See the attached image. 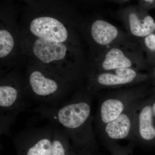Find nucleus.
<instances>
[{
	"instance_id": "a211bd4d",
	"label": "nucleus",
	"mask_w": 155,
	"mask_h": 155,
	"mask_svg": "<svg viewBox=\"0 0 155 155\" xmlns=\"http://www.w3.org/2000/svg\"><path fill=\"white\" fill-rule=\"evenodd\" d=\"M138 5L142 8L148 11L155 8V0H139Z\"/></svg>"
},
{
	"instance_id": "f8f14e48",
	"label": "nucleus",
	"mask_w": 155,
	"mask_h": 155,
	"mask_svg": "<svg viewBox=\"0 0 155 155\" xmlns=\"http://www.w3.org/2000/svg\"><path fill=\"white\" fill-rule=\"evenodd\" d=\"M29 28L32 34L39 38L64 43L69 36L68 31L64 24L53 17L35 18L31 22Z\"/></svg>"
},
{
	"instance_id": "412c9836",
	"label": "nucleus",
	"mask_w": 155,
	"mask_h": 155,
	"mask_svg": "<svg viewBox=\"0 0 155 155\" xmlns=\"http://www.w3.org/2000/svg\"><path fill=\"white\" fill-rule=\"evenodd\" d=\"M153 113L155 118V99L153 100V102L151 101Z\"/></svg>"
},
{
	"instance_id": "f3484780",
	"label": "nucleus",
	"mask_w": 155,
	"mask_h": 155,
	"mask_svg": "<svg viewBox=\"0 0 155 155\" xmlns=\"http://www.w3.org/2000/svg\"><path fill=\"white\" fill-rule=\"evenodd\" d=\"M14 41L11 33L6 29L0 30V58H5L12 51Z\"/></svg>"
},
{
	"instance_id": "f03ea898",
	"label": "nucleus",
	"mask_w": 155,
	"mask_h": 155,
	"mask_svg": "<svg viewBox=\"0 0 155 155\" xmlns=\"http://www.w3.org/2000/svg\"><path fill=\"white\" fill-rule=\"evenodd\" d=\"M72 83L50 74L42 68H33L28 72V97L42 104L57 107L68 101Z\"/></svg>"
},
{
	"instance_id": "ddd939ff",
	"label": "nucleus",
	"mask_w": 155,
	"mask_h": 155,
	"mask_svg": "<svg viewBox=\"0 0 155 155\" xmlns=\"http://www.w3.org/2000/svg\"><path fill=\"white\" fill-rule=\"evenodd\" d=\"M67 51V47L64 43L45 39H37L33 45L34 54L46 65V68L44 69L46 71L48 70L51 64L64 60Z\"/></svg>"
},
{
	"instance_id": "4468645a",
	"label": "nucleus",
	"mask_w": 155,
	"mask_h": 155,
	"mask_svg": "<svg viewBox=\"0 0 155 155\" xmlns=\"http://www.w3.org/2000/svg\"><path fill=\"white\" fill-rule=\"evenodd\" d=\"M52 126V155H78L68 136L61 127L51 122Z\"/></svg>"
},
{
	"instance_id": "0eeeda50",
	"label": "nucleus",
	"mask_w": 155,
	"mask_h": 155,
	"mask_svg": "<svg viewBox=\"0 0 155 155\" xmlns=\"http://www.w3.org/2000/svg\"><path fill=\"white\" fill-rule=\"evenodd\" d=\"M52 126L31 128L15 137L18 155H52Z\"/></svg>"
},
{
	"instance_id": "9d476101",
	"label": "nucleus",
	"mask_w": 155,
	"mask_h": 155,
	"mask_svg": "<svg viewBox=\"0 0 155 155\" xmlns=\"http://www.w3.org/2000/svg\"><path fill=\"white\" fill-rule=\"evenodd\" d=\"M89 31L92 41L99 49L98 55L109 48L134 41L127 33L104 19L94 20Z\"/></svg>"
},
{
	"instance_id": "6ab92c4d",
	"label": "nucleus",
	"mask_w": 155,
	"mask_h": 155,
	"mask_svg": "<svg viewBox=\"0 0 155 155\" xmlns=\"http://www.w3.org/2000/svg\"><path fill=\"white\" fill-rule=\"evenodd\" d=\"M148 73L149 75L150 80H153L155 84V60L148 63Z\"/></svg>"
},
{
	"instance_id": "39448f33",
	"label": "nucleus",
	"mask_w": 155,
	"mask_h": 155,
	"mask_svg": "<svg viewBox=\"0 0 155 155\" xmlns=\"http://www.w3.org/2000/svg\"><path fill=\"white\" fill-rule=\"evenodd\" d=\"M85 87L95 96L106 89L124 88L147 83L150 80L148 73L133 69H115L105 72H89L85 73Z\"/></svg>"
},
{
	"instance_id": "6e6552de",
	"label": "nucleus",
	"mask_w": 155,
	"mask_h": 155,
	"mask_svg": "<svg viewBox=\"0 0 155 155\" xmlns=\"http://www.w3.org/2000/svg\"><path fill=\"white\" fill-rule=\"evenodd\" d=\"M117 16L130 38L137 42L155 33V18L139 6H129L119 9Z\"/></svg>"
},
{
	"instance_id": "20e7f679",
	"label": "nucleus",
	"mask_w": 155,
	"mask_h": 155,
	"mask_svg": "<svg viewBox=\"0 0 155 155\" xmlns=\"http://www.w3.org/2000/svg\"><path fill=\"white\" fill-rule=\"evenodd\" d=\"M146 83L107 93L100 100L97 111L98 129L116 119L134 103L144 99L147 91Z\"/></svg>"
},
{
	"instance_id": "dca6fc26",
	"label": "nucleus",
	"mask_w": 155,
	"mask_h": 155,
	"mask_svg": "<svg viewBox=\"0 0 155 155\" xmlns=\"http://www.w3.org/2000/svg\"><path fill=\"white\" fill-rule=\"evenodd\" d=\"M140 47L145 54L147 63L155 60V33L151 34L139 41Z\"/></svg>"
},
{
	"instance_id": "7ed1b4c3",
	"label": "nucleus",
	"mask_w": 155,
	"mask_h": 155,
	"mask_svg": "<svg viewBox=\"0 0 155 155\" xmlns=\"http://www.w3.org/2000/svg\"><path fill=\"white\" fill-rule=\"evenodd\" d=\"M144 52L136 41L117 45L98 55L89 72H105L115 69H133L138 71L148 68Z\"/></svg>"
},
{
	"instance_id": "1a4fd4ad",
	"label": "nucleus",
	"mask_w": 155,
	"mask_h": 155,
	"mask_svg": "<svg viewBox=\"0 0 155 155\" xmlns=\"http://www.w3.org/2000/svg\"><path fill=\"white\" fill-rule=\"evenodd\" d=\"M142 100L134 104L116 119L98 129L102 140H126L134 142L136 116Z\"/></svg>"
},
{
	"instance_id": "aec40b11",
	"label": "nucleus",
	"mask_w": 155,
	"mask_h": 155,
	"mask_svg": "<svg viewBox=\"0 0 155 155\" xmlns=\"http://www.w3.org/2000/svg\"><path fill=\"white\" fill-rule=\"evenodd\" d=\"M107 1L113 2L118 3V4H123L127 2L130 1V0H107Z\"/></svg>"
},
{
	"instance_id": "f257e3e1",
	"label": "nucleus",
	"mask_w": 155,
	"mask_h": 155,
	"mask_svg": "<svg viewBox=\"0 0 155 155\" xmlns=\"http://www.w3.org/2000/svg\"><path fill=\"white\" fill-rule=\"evenodd\" d=\"M94 96L82 86L61 106L41 105L35 110L64 130L78 155H100L92 126V101Z\"/></svg>"
},
{
	"instance_id": "9b49d317",
	"label": "nucleus",
	"mask_w": 155,
	"mask_h": 155,
	"mask_svg": "<svg viewBox=\"0 0 155 155\" xmlns=\"http://www.w3.org/2000/svg\"><path fill=\"white\" fill-rule=\"evenodd\" d=\"M155 141V118L151 101L143 99L139 104L136 116L134 142L148 144Z\"/></svg>"
},
{
	"instance_id": "2eb2a0df",
	"label": "nucleus",
	"mask_w": 155,
	"mask_h": 155,
	"mask_svg": "<svg viewBox=\"0 0 155 155\" xmlns=\"http://www.w3.org/2000/svg\"><path fill=\"white\" fill-rule=\"evenodd\" d=\"M103 142L111 155H133L134 146L133 142L130 141L126 146H122L113 140H103Z\"/></svg>"
},
{
	"instance_id": "423d86ee",
	"label": "nucleus",
	"mask_w": 155,
	"mask_h": 155,
	"mask_svg": "<svg viewBox=\"0 0 155 155\" xmlns=\"http://www.w3.org/2000/svg\"><path fill=\"white\" fill-rule=\"evenodd\" d=\"M28 97L26 87L14 81L2 80L0 85L1 133L8 132L16 116L24 110Z\"/></svg>"
}]
</instances>
